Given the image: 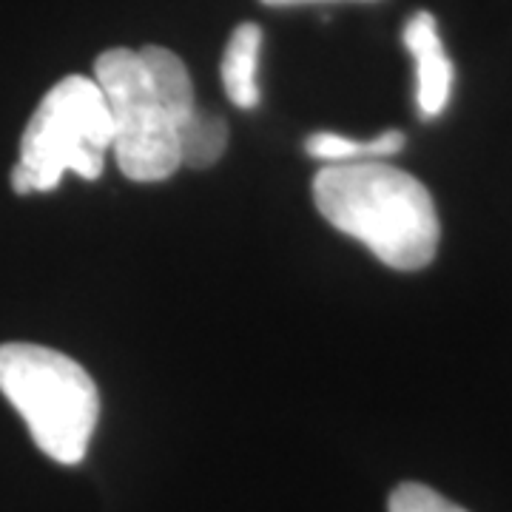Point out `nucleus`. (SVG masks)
I'll return each mask as SVG.
<instances>
[{"label": "nucleus", "instance_id": "nucleus-1", "mask_svg": "<svg viewBox=\"0 0 512 512\" xmlns=\"http://www.w3.org/2000/svg\"><path fill=\"white\" fill-rule=\"evenodd\" d=\"M94 83L109 103L111 154L134 183H160L183 168L180 140L197 114L185 63L163 46L109 49L94 60Z\"/></svg>", "mask_w": 512, "mask_h": 512}, {"label": "nucleus", "instance_id": "nucleus-2", "mask_svg": "<svg viewBox=\"0 0 512 512\" xmlns=\"http://www.w3.org/2000/svg\"><path fill=\"white\" fill-rule=\"evenodd\" d=\"M319 214L359 239L387 268L419 271L439 251L441 225L430 191L382 160L325 165L313 177Z\"/></svg>", "mask_w": 512, "mask_h": 512}, {"label": "nucleus", "instance_id": "nucleus-3", "mask_svg": "<svg viewBox=\"0 0 512 512\" xmlns=\"http://www.w3.org/2000/svg\"><path fill=\"white\" fill-rule=\"evenodd\" d=\"M0 393L26 421L40 453L57 464L86 458L100 419V393L83 365L43 345H0Z\"/></svg>", "mask_w": 512, "mask_h": 512}, {"label": "nucleus", "instance_id": "nucleus-4", "mask_svg": "<svg viewBox=\"0 0 512 512\" xmlns=\"http://www.w3.org/2000/svg\"><path fill=\"white\" fill-rule=\"evenodd\" d=\"M111 140L109 103L94 77H63L40 100L20 137V160L12 168L15 194L55 191L69 171L83 180H97Z\"/></svg>", "mask_w": 512, "mask_h": 512}, {"label": "nucleus", "instance_id": "nucleus-5", "mask_svg": "<svg viewBox=\"0 0 512 512\" xmlns=\"http://www.w3.org/2000/svg\"><path fill=\"white\" fill-rule=\"evenodd\" d=\"M404 46L416 60V103L424 120L439 117L453 94V63L444 52L439 26L430 12H416L404 26Z\"/></svg>", "mask_w": 512, "mask_h": 512}, {"label": "nucleus", "instance_id": "nucleus-6", "mask_svg": "<svg viewBox=\"0 0 512 512\" xmlns=\"http://www.w3.org/2000/svg\"><path fill=\"white\" fill-rule=\"evenodd\" d=\"M259 52H262V29L256 23H242L228 37L222 55V86L228 100L239 109L259 106Z\"/></svg>", "mask_w": 512, "mask_h": 512}, {"label": "nucleus", "instance_id": "nucleus-7", "mask_svg": "<svg viewBox=\"0 0 512 512\" xmlns=\"http://www.w3.org/2000/svg\"><path fill=\"white\" fill-rule=\"evenodd\" d=\"M404 148L402 131H382L373 140H350L333 131H316L308 137L305 151L313 160H322L325 165L336 163H362V160H382V157H393Z\"/></svg>", "mask_w": 512, "mask_h": 512}, {"label": "nucleus", "instance_id": "nucleus-8", "mask_svg": "<svg viewBox=\"0 0 512 512\" xmlns=\"http://www.w3.org/2000/svg\"><path fill=\"white\" fill-rule=\"evenodd\" d=\"M228 146V126L217 114H205L197 109V114L188 120L180 140V157L188 168H208L222 157Z\"/></svg>", "mask_w": 512, "mask_h": 512}, {"label": "nucleus", "instance_id": "nucleus-9", "mask_svg": "<svg viewBox=\"0 0 512 512\" xmlns=\"http://www.w3.org/2000/svg\"><path fill=\"white\" fill-rule=\"evenodd\" d=\"M390 512H467L464 507L453 504L450 498H444L436 490L407 481L399 484L393 495H390Z\"/></svg>", "mask_w": 512, "mask_h": 512}, {"label": "nucleus", "instance_id": "nucleus-10", "mask_svg": "<svg viewBox=\"0 0 512 512\" xmlns=\"http://www.w3.org/2000/svg\"><path fill=\"white\" fill-rule=\"evenodd\" d=\"M268 6H296V3H319V0H262Z\"/></svg>", "mask_w": 512, "mask_h": 512}]
</instances>
